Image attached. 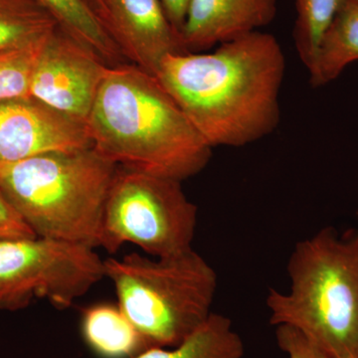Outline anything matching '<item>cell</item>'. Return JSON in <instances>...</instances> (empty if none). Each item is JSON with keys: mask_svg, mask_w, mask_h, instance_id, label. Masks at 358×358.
I'll list each match as a JSON object with an SVG mask.
<instances>
[{"mask_svg": "<svg viewBox=\"0 0 358 358\" xmlns=\"http://www.w3.org/2000/svg\"><path fill=\"white\" fill-rule=\"evenodd\" d=\"M181 182L117 166L103 211L101 248L114 254L131 243L154 258L192 249L199 208Z\"/></svg>", "mask_w": 358, "mask_h": 358, "instance_id": "6", "label": "cell"}, {"mask_svg": "<svg viewBox=\"0 0 358 358\" xmlns=\"http://www.w3.org/2000/svg\"><path fill=\"white\" fill-rule=\"evenodd\" d=\"M91 9L122 56L152 76L166 56L190 53L160 0H96Z\"/></svg>", "mask_w": 358, "mask_h": 358, "instance_id": "9", "label": "cell"}, {"mask_svg": "<svg viewBox=\"0 0 358 358\" xmlns=\"http://www.w3.org/2000/svg\"><path fill=\"white\" fill-rule=\"evenodd\" d=\"M105 275L117 305L150 348H174L201 326L218 287L217 273L193 248L164 258H109Z\"/></svg>", "mask_w": 358, "mask_h": 358, "instance_id": "5", "label": "cell"}, {"mask_svg": "<svg viewBox=\"0 0 358 358\" xmlns=\"http://www.w3.org/2000/svg\"><path fill=\"white\" fill-rule=\"evenodd\" d=\"M160 2L164 6L169 20L181 34L190 0H160Z\"/></svg>", "mask_w": 358, "mask_h": 358, "instance_id": "21", "label": "cell"}, {"mask_svg": "<svg viewBox=\"0 0 358 358\" xmlns=\"http://www.w3.org/2000/svg\"><path fill=\"white\" fill-rule=\"evenodd\" d=\"M244 343L232 320L212 312L208 319L174 348H150L134 358H243Z\"/></svg>", "mask_w": 358, "mask_h": 358, "instance_id": "14", "label": "cell"}, {"mask_svg": "<svg viewBox=\"0 0 358 358\" xmlns=\"http://www.w3.org/2000/svg\"><path fill=\"white\" fill-rule=\"evenodd\" d=\"M49 35L34 43L0 52V102L30 98L33 71Z\"/></svg>", "mask_w": 358, "mask_h": 358, "instance_id": "18", "label": "cell"}, {"mask_svg": "<svg viewBox=\"0 0 358 358\" xmlns=\"http://www.w3.org/2000/svg\"><path fill=\"white\" fill-rule=\"evenodd\" d=\"M275 341L289 358H331L292 327H275Z\"/></svg>", "mask_w": 358, "mask_h": 358, "instance_id": "19", "label": "cell"}, {"mask_svg": "<svg viewBox=\"0 0 358 358\" xmlns=\"http://www.w3.org/2000/svg\"><path fill=\"white\" fill-rule=\"evenodd\" d=\"M35 237L34 231L0 188V241Z\"/></svg>", "mask_w": 358, "mask_h": 358, "instance_id": "20", "label": "cell"}, {"mask_svg": "<svg viewBox=\"0 0 358 358\" xmlns=\"http://www.w3.org/2000/svg\"><path fill=\"white\" fill-rule=\"evenodd\" d=\"M91 147L83 122L32 98L0 102V164Z\"/></svg>", "mask_w": 358, "mask_h": 358, "instance_id": "10", "label": "cell"}, {"mask_svg": "<svg viewBox=\"0 0 358 358\" xmlns=\"http://www.w3.org/2000/svg\"><path fill=\"white\" fill-rule=\"evenodd\" d=\"M56 27L36 0H0V52L34 43Z\"/></svg>", "mask_w": 358, "mask_h": 358, "instance_id": "16", "label": "cell"}, {"mask_svg": "<svg viewBox=\"0 0 358 358\" xmlns=\"http://www.w3.org/2000/svg\"><path fill=\"white\" fill-rule=\"evenodd\" d=\"M350 1L355 2V3L358 4V0H350Z\"/></svg>", "mask_w": 358, "mask_h": 358, "instance_id": "23", "label": "cell"}, {"mask_svg": "<svg viewBox=\"0 0 358 358\" xmlns=\"http://www.w3.org/2000/svg\"><path fill=\"white\" fill-rule=\"evenodd\" d=\"M117 166L93 147L0 164V188L38 237L101 246Z\"/></svg>", "mask_w": 358, "mask_h": 358, "instance_id": "4", "label": "cell"}, {"mask_svg": "<svg viewBox=\"0 0 358 358\" xmlns=\"http://www.w3.org/2000/svg\"><path fill=\"white\" fill-rule=\"evenodd\" d=\"M358 60V4L343 0L307 68L313 88L334 81Z\"/></svg>", "mask_w": 358, "mask_h": 358, "instance_id": "12", "label": "cell"}, {"mask_svg": "<svg viewBox=\"0 0 358 358\" xmlns=\"http://www.w3.org/2000/svg\"><path fill=\"white\" fill-rule=\"evenodd\" d=\"M287 270L289 291H268L270 324L294 327L329 357L358 358V229L301 240Z\"/></svg>", "mask_w": 358, "mask_h": 358, "instance_id": "3", "label": "cell"}, {"mask_svg": "<svg viewBox=\"0 0 358 358\" xmlns=\"http://www.w3.org/2000/svg\"><path fill=\"white\" fill-rule=\"evenodd\" d=\"M275 14L277 0H190L181 35L194 53L258 31Z\"/></svg>", "mask_w": 358, "mask_h": 358, "instance_id": "11", "label": "cell"}, {"mask_svg": "<svg viewBox=\"0 0 358 358\" xmlns=\"http://www.w3.org/2000/svg\"><path fill=\"white\" fill-rule=\"evenodd\" d=\"M62 31L98 54L109 66L126 58L85 0H36Z\"/></svg>", "mask_w": 358, "mask_h": 358, "instance_id": "15", "label": "cell"}, {"mask_svg": "<svg viewBox=\"0 0 358 358\" xmlns=\"http://www.w3.org/2000/svg\"><path fill=\"white\" fill-rule=\"evenodd\" d=\"M285 69L275 37L254 31L213 53L166 56L157 78L209 147H243L279 124Z\"/></svg>", "mask_w": 358, "mask_h": 358, "instance_id": "1", "label": "cell"}, {"mask_svg": "<svg viewBox=\"0 0 358 358\" xmlns=\"http://www.w3.org/2000/svg\"><path fill=\"white\" fill-rule=\"evenodd\" d=\"M343 0H294L296 20L294 41L301 62H313L322 36L333 21Z\"/></svg>", "mask_w": 358, "mask_h": 358, "instance_id": "17", "label": "cell"}, {"mask_svg": "<svg viewBox=\"0 0 358 358\" xmlns=\"http://www.w3.org/2000/svg\"><path fill=\"white\" fill-rule=\"evenodd\" d=\"M103 278L105 260L86 245L38 236L0 241V310H24L35 299L65 310Z\"/></svg>", "mask_w": 358, "mask_h": 358, "instance_id": "7", "label": "cell"}, {"mask_svg": "<svg viewBox=\"0 0 358 358\" xmlns=\"http://www.w3.org/2000/svg\"><path fill=\"white\" fill-rule=\"evenodd\" d=\"M82 334L89 348L103 358H134L150 348L117 303L86 308Z\"/></svg>", "mask_w": 358, "mask_h": 358, "instance_id": "13", "label": "cell"}, {"mask_svg": "<svg viewBox=\"0 0 358 358\" xmlns=\"http://www.w3.org/2000/svg\"><path fill=\"white\" fill-rule=\"evenodd\" d=\"M95 1L96 0H85V2L88 4L90 8H91L92 4H93Z\"/></svg>", "mask_w": 358, "mask_h": 358, "instance_id": "22", "label": "cell"}, {"mask_svg": "<svg viewBox=\"0 0 358 358\" xmlns=\"http://www.w3.org/2000/svg\"><path fill=\"white\" fill-rule=\"evenodd\" d=\"M109 67L92 49L56 27L33 71L30 98L87 124Z\"/></svg>", "mask_w": 358, "mask_h": 358, "instance_id": "8", "label": "cell"}, {"mask_svg": "<svg viewBox=\"0 0 358 358\" xmlns=\"http://www.w3.org/2000/svg\"><path fill=\"white\" fill-rule=\"evenodd\" d=\"M357 218H358V211H357Z\"/></svg>", "mask_w": 358, "mask_h": 358, "instance_id": "24", "label": "cell"}, {"mask_svg": "<svg viewBox=\"0 0 358 358\" xmlns=\"http://www.w3.org/2000/svg\"><path fill=\"white\" fill-rule=\"evenodd\" d=\"M92 145L115 166L183 181L203 171L212 148L157 77L109 67L87 121Z\"/></svg>", "mask_w": 358, "mask_h": 358, "instance_id": "2", "label": "cell"}]
</instances>
